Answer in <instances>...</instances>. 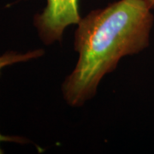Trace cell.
I'll return each mask as SVG.
<instances>
[{
    "mask_svg": "<svg viewBox=\"0 0 154 154\" xmlns=\"http://www.w3.org/2000/svg\"><path fill=\"white\" fill-rule=\"evenodd\" d=\"M152 11L143 0H118L81 19L75 33L78 60L62 85L68 105L79 107L93 99L102 79L122 57L148 47Z\"/></svg>",
    "mask_w": 154,
    "mask_h": 154,
    "instance_id": "cell-1",
    "label": "cell"
},
{
    "mask_svg": "<svg viewBox=\"0 0 154 154\" xmlns=\"http://www.w3.org/2000/svg\"><path fill=\"white\" fill-rule=\"evenodd\" d=\"M82 17L79 0H46L43 11L34 16V26L45 45L62 40L65 29L77 25Z\"/></svg>",
    "mask_w": 154,
    "mask_h": 154,
    "instance_id": "cell-2",
    "label": "cell"
},
{
    "mask_svg": "<svg viewBox=\"0 0 154 154\" xmlns=\"http://www.w3.org/2000/svg\"><path fill=\"white\" fill-rule=\"evenodd\" d=\"M44 51L43 50H35L31 51L26 53H18L15 51H8L4 55L0 56V75L1 71L5 67L10 66L14 63H23L32 60L34 58H38L39 57L43 56ZM3 141H10V142H17V143H27L28 140L26 139H22L21 137H13V136H6L0 134V143ZM3 153V151L0 147V154Z\"/></svg>",
    "mask_w": 154,
    "mask_h": 154,
    "instance_id": "cell-3",
    "label": "cell"
},
{
    "mask_svg": "<svg viewBox=\"0 0 154 154\" xmlns=\"http://www.w3.org/2000/svg\"><path fill=\"white\" fill-rule=\"evenodd\" d=\"M143 1L144 2H146V3L150 6L151 9L154 10V0H143Z\"/></svg>",
    "mask_w": 154,
    "mask_h": 154,
    "instance_id": "cell-4",
    "label": "cell"
}]
</instances>
